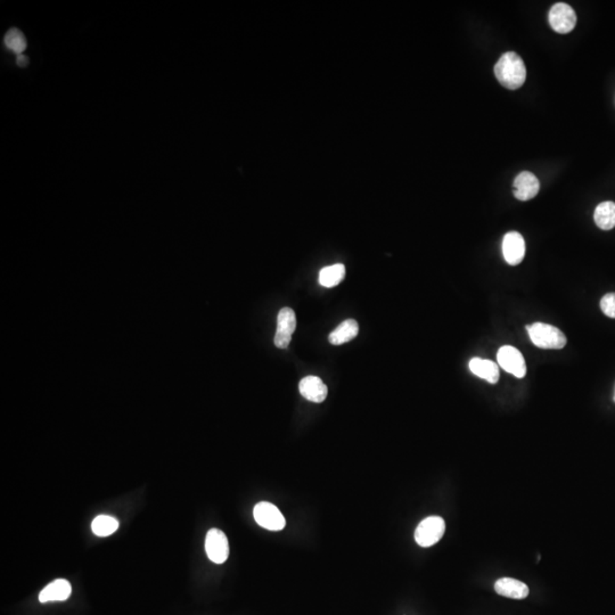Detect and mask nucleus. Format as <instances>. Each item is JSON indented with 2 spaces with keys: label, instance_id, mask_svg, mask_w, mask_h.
I'll return each mask as SVG.
<instances>
[{
  "label": "nucleus",
  "instance_id": "nucleus-1",
  "mask_svg": "<svg viewBox=\"0 0 615 615\" xmlns=\"http://www.w3.org/2000/svg\"><path fill=\"white\" fill-rule=\"evenodd\" d=\"M495 75L507 89H518L526 82V64L516 53H505L495 65Z\"/></svg>",
  "mask_w": 615,
  "mask_h": 615
},
{
  "label": "nucleus",
  "instance_id": "nucleus-2",
  "mask_svg": "<svg viewBox=\"0 0 615 615\" xmlns=\"http://www.w3.org/2000/svg\"><path fill=\"white\" fill-rule=\"evenodd\" d=\"M526 330L532 343L538 348L558 350L567 345L565 334L555 326L543 324V322H535L532 325L526 326Z\"/></svg>",
  "mask_w": 615,
  "mask_h": 615
},
{
  "label": "nucleus",
  "instance_id": "nucleus-3",
  "mask_svg": "<svg viewBox=\"0 0 615 615\" xmlns=\"http://www.w3.org/2000/svg\"><path fill=\"white\" fill-rule=\"evenodd\" d=\"M446 532V523L440 516H430L418 524L415 540L420 547H431L441 540Z\"/></svg>",
  "mask_w": 615,
  "mask_h": 615
},
{
  "label": "nucleus",
  "instance_id": "nucleus-4",
  "mask_svg": "<svg viewBox=\"0 0 615 615\" xmlns=\"http://www.w3.org/2000/svg\"><path fill=\"white\" fill-rule=\"evenodd\" d=\"M254 520L263 529L281 531L284 529L286 521L284 515L273 504L261 501L256 504L254 509Z\"/></svg>",
  "mask_w": 615,
  "mask_h": 615
},
{
  "label": "nucleus",
  "instance_id": "nucleus-5",
  "mask_svg": "<svg viewBox=\"0 0 615 615\" xmlns=\"http://www.w3.org/2000/svg\"><path fill=\"white\" fill-rule=\"evenodd\" d=\"M205 552L211 562L222 564L229 556V543L222 530L211 529L205 538Z\"/></svg>",
  "mask_w": 615,
  "mask_h": 615
},
{
  "label": "nucleus",
  "instance_id": "nucleus-6",
  "mask_svg": "<svg viewBox=\"0 0 615 615\" xmlns=\"http://www.w3.org/2000/svg\"><path fill=\"white\" fill-rule=\"evenodd\" d=\"M549 24L557 33H569L575 29L577 15L567 4H555L548 15Z\"/></svg>",
  "mask_w": 615,
  "mask_h": 615
},
{
  "label": "nucleus",
  "instance_id": "nucleus-7",
  "mask_svg": "<svg viewBox=\"0 0 615 615\" xmlns=\"http://www.w3.org/2000/svg\"><path fill=\"white\" fill-rule=\"evenodd\" d=\"M497 359L498 364L504 371L511 373L518 379L526 376V360L518 349L511 345H504L498 351Z\"/></svg>",
  "mask_w": 615,
  "mask_h": 615
},
{
  "label": "nucleus",
  "instance_id": "nucleus-8",
  "mask_svg": "<svg viewBox=\"0 0 615 615\" xmlns=\"http://www.w3.org/2000/svg\"><path fill=\"white\" fill-rule=\"evenodd\" d=\"M295 328V312L290 308H283L277 316V331L275 335V345L277 348H288Z\"/></svg>",
  "mask_w": 615,
  "mask_h": 615
},
{
  "label": "nucleus",
  "instance_id": "nucleus-9",
  "mask_svg": "<svg viewBox=\"0 0 615 615\" xmlns=\"http://www.w3.org/2000/svg\"><path fill=\"white\" fill-rule=\"evenodd\" d=\"M503 254L508 265L516 266L521 263L526 256V241L523 236L518 232H511L504 236Z\"/></svg>",
  "mask_w": 615,
  "mask_h": 615
},
{
  "label": "nucleus",
  "instance_id": "nucleus-10",
  "mask_svg": "<svg viewBox=\"0 0 615 615\" xmlns=\"http://www.w3.org/2000/svg\"><path fill=\"white\" fill-rule=\"evenodd\" d=\"M540 184L533 173L523 171L515 178L514 195L520 201H529L539 193Z\"/></svg>",
  "mask_w": 615,
  "mask_h": 615
},
{
  "label": "nucleus",
  "instance_id": "nucleus-11",
  "mask_svg": "<svg viewBox=\"0 0 615 615\" xmlns=\"http://www.w3.org/2000/svg\"><path fill=\"white\" fill-rule=\"evenodd\" d=\"M299 388L302 397L312 403H322L327 398V386L320 377L307 376L302 379Z\"/></svg>",
  "mask_w": 615,
  "mask_h": 615
},
{
  "label": "nucleus",
  "instance_id": "nucleus-12",
  "mask_svg": "<svg viewBox=\"0 0 615 615\" xmlns=\"http://www.w3.org/2000/svg\"><path fill=\"white\" fill-rule=\"evenodd\" d=\"M72 587L65 579H58L45 587L39 594V601L41 603L48 602H64L71 596Z\"/></svg>",
  "mask_w": 615,
  "mask_h": 615
},
{
  "label": "nucleus",
  "instance_id": "nucleus-13",
  "mask_svg": "<svg viewBox=\"0 0 615 615\" xmlns=\"http://www.w3.org/2000/svg\"><path fill=\"white\" fill-rule=\"evenodd\" d=\"M495 590L498 595L513 599H524L529 596V587L516 579H499L496 581Z\"/></svg>",
  "mask_w": 615,
  "mask_h": 615
},
{
  "label": "nucleus",
  "instance_id": "nucleus-14",
  "mask_svg": "<svg viewBox=\"0 0 615 615\" xmlns=\"http://www.w3.org/2000/svg\"><path fill=\"white\" fill-rule=\"evenodd\" d=\"M469 369L473 374L491 384H496L499 380V368L497 364L491 360L473 358L469 361Z\"/></svg>",
  "mask_w": 615,
  "mask_h": 615
},
{
  "label": "nucleus",
  "instance_id": "nucleus-15",
  "mask_svg": "<svg viewBox=\"0 0 615 615\" xmlns=\"http://www.w3.org/2000/svg\"><path fill=\"white\" fill-rule=\"evenodd\" d=\"M359 332V325L354 320H348L343 322L337 330H334L330 334V343L333 345H341L343 343L349 342L351 339L358 335Z\"/></svg>",
  "mask_w": 615,
  "mask_h": 615
},
{
  "label": "nucleus",
  "instance_id": "nucleus-16",
  "mask_svg": "<svg viewBox=\"0 0 615 615\" xmlns=\"http://www.w3.org/2000/svg\"><path fill=\"white\" fill-rule=\"evenodd\" d=\"M596 224L603 230H609L615 227V203L614 202H603L597 205L594 214Z\"/></svg>",
  "mask_w": 615,
  "mask_h": 615
},
{
  "label": "nucleus",
  "instance_id": "nucleus-17",
  "mask_svg": "<svg viewBox=\"0 0 615 615\" xmlns=\"http://www.w3.org/2000/svg\"><path fill=\"white\" fill-rule=\"evenodd\" d=\"M344 276V265L337 263V265L322 268L320 273V283L324 288H334L342 282Z\"/></svg>",
  "mask_w": 615,
  "mask_h": 615
},
{
  "label": "nucleus",
  "instance_id": "nucleus-18",
  "mask_svg": "<svg viewBox=\"0 0 615 615\" xmlns=\"http://www.w3.org/2000/svg\"><path fill=\"white\" fill-rule=\"evenodd\" d=\"M119 528V522L112 516L99 515L92 521V530L98 537H107L114 533Z\"/></svg>",
  "mask_w": 615,
  "mask_h": 615
},
{
  "label": "nucleus",
  "instance_id": "nucleus-19",
  "mask_svg": "<svg viewBox=\"0 0 615 615\" xmlns=\"http://www.w3.org/2000/svg\"><path fill=\"white\" fill-rule=\"evenodd\" d=\"M4 43L11 52L18 55L24 54V50L28 47L26 36L23 35V32L16 29V28H12L7 31L5 38H4Z\"/></svg>",
  "mask_w": 615,
  "mask_h": 615
},
{
  "label": "nucleus",
  "instance_id": "nucleus-20",
  "mask_svg": "<svg viewBox=\"0 0 615 615\" xmlns=\"http://www.w3.org/2000/svg\"><path fill=\"white\" fill-rule=\"evenodd\" d=\"M601 309L609 318H615V293H609L601 300Z\"/></svg>",
  "mask_w": 615,
  "mask_h": 615
},
{
  "label": "nucleus",
  "instance_id": "nucleus-21",
  "mask_svg": "<svg viewBox=\"0 0 615 615\" xmlns=\"http://www.w3.org/2000/svg\"><path fill=\"white\" fill-rule=\"evenodd\" d=\"M16 62H18V67H24L29 64V58H28V56H26L24 54L18 55V60H16Z\"/></svg>",
  "mask_w": 615,
  "mask_h": 615
},
{
  "label": "nucleus",
  "instance_id": "nucleus-22",
  "mask_svg": "<svg viewBox=\"0 0 615 615\" xmlns=\"http://www.w3.org/2000/svg\"><path fill=\"white\" fill-rule=\"evenodd\" d=\"M613 400H614V403H615V392H614V398H613Z\"/></svg>",
  "mask_w": 615,
  "mask_h": 615
}]
</instances>
